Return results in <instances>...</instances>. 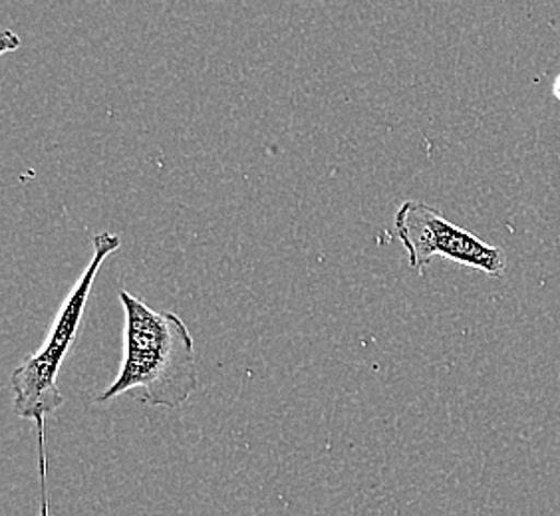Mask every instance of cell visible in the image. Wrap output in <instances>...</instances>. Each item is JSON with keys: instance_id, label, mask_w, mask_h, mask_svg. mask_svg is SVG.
<instances>
[{"instance_id": "cell-1", "label": "cell", "mask_w": 560, "mask_h": 516, "mask_svg": "<svg viewBox=\"0 0 560 516\" xmlns=\"http://www.w3.org/2000/svg\"><path fill=\"white\" fill-rule=\"evenodd\" d=\"M124 324V360L112 386L97 398L109 401L141 389V401L155 408H182L197 384L194 336L173 313H155L128 291L118 292Z\"/></svg>"}, {"instance_id": "cell-2", "label": "cell", "mask_w": 560, "mask_h": 516, "mask_svg": "<svg viewBox=\"0 0 560 516\" xmlns=\"http://www.w3.org/2000/svg\"><path fill=\"white\" fill-rule=\"evenodd\" d=\"M94 253L88 262L86 270L78 279L74 289L68 294L65 304L56 314L46 342L36 354L28 355L21 366L12 372L11 386L14 391V411L22 420L36 423L38 431V467H40V516H48V491H46V474H48V457H46V420L56 409L65 406V396L58 389V372L62 367L66 355L75 342L78 328L84 318L88 296L96 282L97 272L104 260L121 247V238L114 233H100L92 238Z\"/></svg>"}, {"instance_id": "cell-3", "label": "cell", "mask_w": 560, "mask_h": 516, "mask_svg": "<svg viewBox=\"0 0 560 516\" xmlns=\"http://www.w3.org/2000/svg\"><path fill=\"white\" fill-rule=\"evenodd\" d=\"M394 228L406 248L410 267L423 272L435 257L501 279L506 270L505 250L455 225L431 204L406 201L394 215Z\"/></svg>"}, {"instance_id": "cell-4", "label": "cell", "mask_w": 560, "mask_h": 516, "mask_svg": "<svg viewBox=\"0 0 560 516\" xmlns=\"http://www.w3.org/2000/svg\"><path fill=\"white\" fill-rule=\"evenodd\" d=\"M555 96H557V99L560 102V75H557V80H555Z\"/></svg>"}]
</instances>
